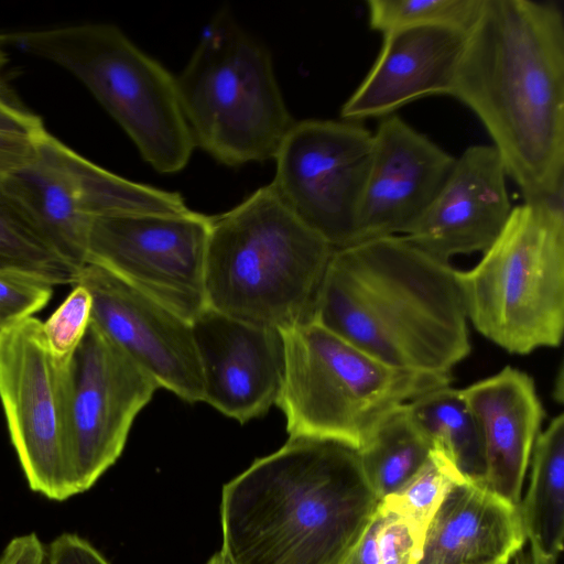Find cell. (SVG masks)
I'll return each instance as SVG.
<instances>
[{
  "label": "cell",
  "instance_id": "cell-15",
  "mask_svg": "<svg viewBox=\"0 0 564 564\" xmlns=\"http://www.w3.org/2000/svg\"><path fill=\"white\" fill-rule=\"evenodd\" d=\"M204 402L240 423L276 403L284 373L280 330L205 307L192 322Z\"/></svg>",
  "mask_w": 564,
  "mask_h": 564
},
{
  "label": "cell",
  "instance_id": "cell-37",
  "mask_svg": "<svg viewBox=\"0 0 564 564\" xmlns=\"http://www.w3.org/2000/svg\"><path fill=\"white\" fill-rule=\"evenodd\" d=\"M510 560V558H509ZM508 560V561H509ZM508 561H499V562H494V563H489V564H506Z\"/></svg>",
  "mask_w": 564,
  "mask_h": 564
},
{
  "label": "cell",
  "instance_id": "cell-6",
  "mask_svg": "<svg viewBox=\"0 0 564 564\" xmlns=\"http://www.w3.org/2000/svg\"><path fill=\"white\" fill-rule=\"evenodd\" d=\"M80 80L160 173L182 171L195 148L174 77L118 26L85 23L1 34Z\"/></svg>",
  "mask_w": 564,
  "mask_h": 564
},
{
  "label": "cell",
  "instance_id": "cell-20",
  "mask_svg": "<svg viewBox=\"0 0 564 564\" xmlns=\"http://www.w3.org/2000/svg\"><path fill=\"white\" fill-rule=\"evenodd\" d=\"M63 144L44 131L34 139L32 160L2 180L57 254L82 269L93 219L83 210L78 186L63 156Z\"/></svg>",
  "mask_w": 564,
  "mask_h": 564
},
{
  "label": "cell",
  "instance_id": "cell-24",
  "mask_svg": "<svg viewBox=\"0 0 564 564\" xmlns=\"http://www.w3.org/2000/svg\"><path fill=\"white\" fill-rule=\"evenodd\" d=\"M432 447L403 411L392 414L357 452L379 500L401 488L429 460Z\"/></svg>",
  "mask_w": 564,
  "mask_h": 564
},
{
  "label": "cell",
  "instance_id": "cell-16",
  "mask_svg": "<svg viewBox=\"0 0 564 564\" xmlns=\"http://www.w3.org/2000/svg\"><path fill=\"white\" fill-rule=\"evenodd\" d=\"M507 173L492 145H470L456 158L447 181L416 225L403 237L427 254L449 262L485 252L512 210Z\"/></svg>",
  "mask_w": 564,
  "mask_h": 564
},
{
  "label": "cell",
  "instance_id": "cell-27",
  "mask_svg": "<svg viewBox=\"0 0 564 564\" xmlns=\"http://www.w3.org/2000/svg\"><path fill=\"white\" fill-rule=\"evenodd\" d=\"M93 299L88 290L75 288L55 312L42 324L47 346L54 358L66 364L91 321Z\"/></svg>",
  "mask_w": 564,
  "mask_h": 564
},
{
  "label": "cell",
  "instance_id": "cell-34",
  "mask_svg": "<svg viewBox=\"0 0 564 564\" xmlns=\"http://www.w3.org/2000/svg\"><path fill=\"white\" fill-rule=\"evenodd\" d=\"M379 523L380 512L378 508L367 529L343 564H378L377 533Z\"/></svg>",
  "mask_w": 564,
  "mask_h": 564
},
{
  "label": "cell",
  "instance_id": "cell-11",
  "mask_svg": "<svg viewBox=\"0 0 564 564\" xmlns=\"http://www.w3.org/2000/svg\"><path fill=\"white\" fill-rule=\"evenodd\" d=\"M209 216L120 214L93 218L86 264L99 265L192 322L205 307Z\"/></svg>",
  "mask_w": 564,
  "mask_h": 564
},
{
  "label": "cell",
  "instance_id": "cell-21",
  "mask_svg": "<svg viewBox=\"0 0 564 564\" xmlns=\"http://www.w3.org/2000/svg\"><path fill=\"white\" fill-rule=\"evenodd\" d=\"M530 480L519 503L531 564H557L564 540V415L540 432L530 458Z\"/></svg>",
  "mask_w": 564,
  "mask_h": 564
},
{
  "label": "cell",
  "instance_id": "cell-35",
  "mask_svg": "<svg viewBox=\"0 0 564 564\" xmlns=\"http://www.w3.org/2000/svg\"><path fill=\"white\" fill-rule=\"evenodd\" d=\"M506 564H531L529 553L520 550Z\"/></svg>",
  "mask_w": 564,
  "mask_h": 564
},
{
  "label": "cell",
  "instance_id": "cell-3",
  "mask_svg": "<svg viewBox=\"0 0 564 564\" xmlns=\"http://www.w3.org/2000/svg\"><path fill=\"white\" fill-rule=\"evenodd\" d=\"M456 272L403 236L357 241L334 250L313 322L391 367L451 375L471 349Z\"/></svg>",
  "mask_w": 564,
  "mask_h": 564
},
{
  "label": "cell",
  "instance_id": "cell-25",
  "mask_svg": "<svg viewBox=\"0 0 564 564\" xmlns=\"http://www.w3.org/2000/svg\"><path fill=\"white\" fill-rule=\"evenodd\" d=\"M467 480L443 455L432 451L425 465L401 488L386 496L379 507L406 520L423 539L448 490Z\"/></svg>",
  "mask_w": 564,
  "mask_h": 564
},
{
  "label": "cell",
  "instance_id": "cell-18",
  "mask_svg": "<svg viewBox=\"0 0 564 564\" xmlns=\"http://www.w3.org/2000/svg\"><path fill=\"white\" fill-rule=\"evenodd\" d=\"M460 391L484 441L482 485L519 506L533 445L544 419L532 377L507 366Z\"/></svg>",
  "mask_w": 564,
  "mask_h": 564
},
{
  "label": "cell",
  "instance_id": "cell-9",
  "mask_svg": "<svg viewBox=\"0 0 564 564\" xmlns=\"http://www.w3.org/2000/svg\"><path fill=\"white\" fill-rule=\"evenodd\" d=\"M372 142L360 122L306 119L294 122L273 158L274 192L334 250L357 240Z\"/></svg>",
  "mask_w": 564,
  "mask_h": 564
},
{
  "label": "cell",
  "instance_id": "cell-12",
  "mask_svg": "<svg viewBox=\"0 0 564 564\" xmlns=\"http://www.w3.org/2000/svg\"><path fill=\"white\" fill-rule=\"evenodd\" d=\"M34 316L0 338V401L30 488L48 499L75 496L66 454L63 365Z\"/></svg>",
  "mask_w": 564,
  "mask_h": 564
},
{
  "label": "cell",
  "instance_id": "cell-32",
  "mask_svg": "<svg viewBox=\"0 0 564 564\" xmlns=\"http://www.w3.org/2000/svg\"><path fill=\"white\" fill-rule=\"evenodd\" d=\"M0 564H47L46 546L34 532L15 536L3 549Z\"/></svg>",
  "mask_w": 564,
  "mask_h": 564
},
{
  "label": "cell",
  "instance_id": "cell-30",
  "mask_svg": "<svg viewBox=\"0 0 564 564\" xmlns=\"http://www.w3.org/2000/svg\"><path fill=\"white\" fill-rule=\"evenodd\" d=\"M47 564H110L88 541L63 533L46 547Z\"/></svg>",
  "mask_w": 564,
  "mask_h": 564
},
{
  "label": "cell",
  "instance_id": "cell-14",
  "mask_svg": "<svg viewBox=\"0 0 564 564\" xmlns=\"http://www.w3.org/2000/svg\"><path fill=\"white\" fill-rule=\"evenodd\" d=\"M357 214V241L404 236L427 210L456 158L397 115L380 118Z\"/></svg>",
  "mask_w": 564,
  "mask_h": 564
},
{
  "label": "cell",
  "instance_id": "cell-4",
  "mask_svg": "<svg viewBox=\"0 0 564 564\" xmlns=\"http://www.w3.org/2000/svg\"><path fill=\"white\" fill-rule=\"evenodd\" d=\"M333 252L264 185L209 216L206 306L280 332L310 323Z\"/></svg>",
  "mask_w": 564,
  "mask_h": 564
},
{
  "label": "cell",
  "instance_id": "cell-22",
  "mask_svg": "<svg viewBox=\"0 0 564 564\" xmlns=\"http://www.w3.org/2000/svg\"><path fill=\"white\" fill-rule=\"evenodd\" d=\"M430 443L467 479L482 484L485 447L477 420L462 391L448 386L430 390L403 405Z\"/></svg>",
  "mask_w": 564,
  "mask_h": 564
},
{
  "label": "cell",
  "instance_id": "cell-38",
  "mask_svg": "<svg viewBox=\"0 0 564 564\" xmlns=\"http://www.w3.org/2000/svg\"><path fill=\"white\" fill-rule=\"evenodd\" d=\"M4 328H6V327H3V326H1V325H0V338H1V335H2V333H3V330H4Z\"/></svg>",
  "mask_w": 564,
  "mask_h": 564
},
{
  "label": "cell",
  "instance_id": "cell-19",
  "mask_svg": "<svg viewBox=\"0 0 564 564\" xmlns=\"http://www.w3.org/2000/svg\"><path fill=\"white\" fill-rule=\"evenodd\" d=\"M519 506L485 485H453L430 522L417 564H489L522 550Z\"/></svg>",
  "mask_w": 564,
  "mask_h": 564
},
{
  "label": "cell",
  "instance_id": "cell-31",
  "mask_svg": "<svg viewBox=\"0 0 564 564\" xmlns=\"http://www.w3.org/2000/svg\"><path fill=\"white\" fill-rule=\"evenodd\" d=\"M45 130L42 119L9 101L0 93V132L36 138Z\"/></svg>",
  "mask_w": 564,
  "mask_h": 564
},
{
  "label": "cell",
  "instance_id": "cell-1",
  "mask_svg": "<svg viewBox=\"0 0 564 564\" xmlns=\"http://www.w3.org/2000/svg\"><path fill=\"white\" fill-rule=\"evenodd\" d=\"M453 97L479 118L524 202L564 194V15L554 1L484 0Z\"/></svg>",
  "mask_w": 564,
  "mask_h": 564
},
{
  "label": "cell",
  "instance_id": "cell-29",
  "mask_svg": "<svg viewBox=\"0 0 564 564\" xmlns=\"http://www.w3.org/2000/svg\"><path fill=\"white\" fill-rule=\"evenodd\" d=\"M378 508V564H417L423 539L406 520Z\"/></svg>",
  "mask_w": 564,
  "mask_h": 564
},
{
  "label": "cell",
  "instance_id": "cell-5",
  "mask_svg": "<svg viewBox=\"0 0 564 564\" xmlns=\"http://www.w3.org/2000/svg\"><path fill=\"white\" fill-rule=\"evenodd\" d=\"M281 334L285 362L275 404L289 436L358 452L404 404L452 381L391 367L313 321Z\"/></svg>",
  "mask_w": 564,
  "mask_h": 564
},
{
  "label": "cell",
  "instance_id": "cell-8",
  "mask_svg": "<svg viewBox=\"0 0 564 564\" xmlns=\"http://www.w3.org/2000/svg\"><path fill=\"white\" fill-rule=\"evenodd\" d=\"M176 84L194 145L228 166L273 159L295 122L269 50L226 11L205 28Z\"/></svg>",
  "mask_w": 564,
  "mask_h": 564
},
{
  "label": "cell",
  "instance_id": "cell-23",
  "mask_svg": "<svg viewBox=\"0 0 564 564\" xmlns=\"http://www.w3.org/2000/svg\"><path fill=\"white\" fill-rule=\"evenodd\" d=\"M0 271L21 272L50 284H76L80 269L64 260L32 215L0 177Z\"/></svg>",
  "mask_w": 564,
  "mask_h": 564
},
{
  "label": "cell",
  "instance_id": "cell-28",
  "mask_svg": "<svg viewBox=\"0 0 564 564\" xmlns=\"http://www.w3.org/2000/svg\"><path fill=\"white\" fill-rule=\"evenodd\" d=\"M53 285L36 276L0 271V325L11 326L46 306Z\"/></svg>",
  "mask_w": 564,
  "mask_h": 564
},
{
  "label": "cell",
  "instance_id": "cell-13",
  "mask_svg": "<svg viewBox=\"0 0 564 564\" xmlns=\"http://www.w3.org/2000/svg\"><path fill=\"white\" fill-rule=\"evenodd\" d=\"M76 284L91 295V322L159 388L204 402L191 322L96 264H85Z\"/></svg>",
  "mask_w": 564,
  "mask_h": 564
},
{
  "label": "cell",
  "instance_id": "cell-17",
  "mask_svg": "<svg viewBox=\"0 0 564 564\" xmlns=\"http://www.w3.org/2000/svg\"><path fill=\"white\" fill-rule=\"evenodd\" d=\"M466 37L467 32L444 25L383 34L373 66L341 106V119L383 118L419 98L452 95Z\"/></svg>",
  "mask_w": 564,
  "mask_h": 564
},
{
  "label": "cell",
  "instance_id": "cell-10",
  "mask_svg": "<svg viewBox=\"0 0 564 564\" xmlns=\"http://www.w3.org/2000/svg\"><path fill=\"white\" fill-rule=\"evenodd\" d=\"M66 454L75 495L120 457L132 423L158 384L91 321L63 365Z\"/></svg>",
  "mask_w": 564,
  "mask_h": 564
},
{
  "label": "cell",
  "instance_id": "cell-36",
  "mask_svg": "<svg viewBox=\"0 0 564 564\" xmlns=\"http://www.w3.org/2000/svg\"><path fill=\"white\" fill-rule=\"evenodd\" d=\"M206 564H230L229 561L226 558V556L218 551L215 553Z\"/></svg>",
  "mask_w": 564,
  "mask_h": 564
},
{
  "label": "cell",
  "instance_id": "cell-33",
  "mask_svg": "<svg viewBox=\"0 0 564 564\" xmlns=\"http://www.w3.org/2000/svg\"><path fill=\"white\" fill-rule=\"evenodd\" d=\"M34 139L0 132V177L32 160L35 151Z\"/></svg>",
  "mask_w": 564,
  "mask_h": 564
},
{
  "label": "cell",
  "instance_id": "cell-2",
  "mask_svg": "<svg viewBox=\"0 0 564 564\" xmlns=\"http://www.w3.org/2000/svg\"><path fill=\"white\" fill-rule=\"evenodd\" d=\"M357 452L289 436L221 491L230 564H343L378 510Z\"/></svg>",
  "mask_w": 564,
  "mask_h": 564
},
{
  "label": "cell",
  "instance_id": "cell-7",
  "mask_svg": "<svg viewBox=\"0 0 564 564\" xmlns=\"http://www.w3.org/2000/svg\"><path fill=\"white\" fill-rule=\"evenodd\" d=\"M479 262L458 271L467 319L510 354L558 347L564 332V207L524 202Z\"/></svg>",
  "mask_w": 564,
  "mask_h": 564
},
{
  "label": "cell",
  "instance_id": "cell-26",
  "mask_svg": "<svg viewBox=\"0 0 564 564\" xmlns=\"http://www.w3.org/2000/svg\"><path fill=\"white\" fill-rule=\"evenodd\" d=\"M484 0H369V25L382 34L427 25H444L468 32Z\"/></svg>",
  "mask_w": 564,
  "mask_h": 564
}]
</instances>
